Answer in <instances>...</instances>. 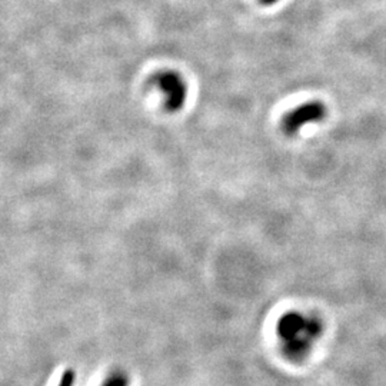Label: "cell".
Instances as JSON below:
<instances>
[{
	"label": "cell",
	"mask_w": 386,
	"mask_h": 386,
	"mask_svg": "<svg viewBox=\"0 0 386 386\" xmlns=\"http://www.w3.org/2000/svg\"><path fill=\"white\" fill-rule=\"evenodd\" d=\"M75 380H76V372L73 369H68L62 375L58 386H75Z\"/></svg>",
	"instance_id": "cell-4"
},
{
	"label": "cell",
	"mask_w": 386,
	"mask_h": 386,
	"mask_svg": "<svg viewBox=\"0 0 386 386\" xmlns=\"http://www.w3.org/2000/svg\"><path fill=\"white\" fill-rule=\"evenodd\" d=\"M259 2L265 6H270V5H275V4H278L279 0H259Z\"/></svg>",
	"instance_id": "cell-6"
},
{
	"label": "cell",
	"mask_w": 386,
	"mask_h": 386,
	"mask_svg": "<svg viewBox=\"0 0 386 386\" xmlns=\"http://www.w3.org/2000/svg\"><path fill=\"white\" fill-rule=\"evenodd\" d=\"M152 85L164 95V107L169 112H178L186 102L188 85L185 79L174 71H162L153 75Z\"/></svg>",
	"instance_id": "cell-1"
},
{
	"label": "cell",
	"mask_w": 386,
	"mask_h": 386,
	"mask_svg": "<svg viewBox=\"0 0 386 386\" xmlns=\"http://www.w3.org/2000/svg\"><path fill=\"white\" fill-rule=\"evenodd\" d=\"M104 386H128V380L122 375L112 376V379H109Z\"/></svg>",
	"instance_id": "cell-5"
},
{
	"label": "cell",
	"mask_w": 386,
	"mask_h": 386,
	"mask_svg": "<svg viewBox=\"0 0 386 386\" xmlns=\"http://www.w3.org/2000/svg\"><path fill=\"white\" fill-rule=\"evenodd\" d=\"M327 116V107L320 100H308L288 112L282 121V129L287 135L294 136L302 128L312 123H319Z\"/></svg>",
	"instance_id": "cell-2"
},
{
	"label": "cell",
	"mask_w": 386,
	"mask_h": 386,
	"mask_svg": "<svg viewBox=\"0 0 386 386\" xmlns=\"http://www.w3.org/2000/svg\"><path fill=\"white\" fill-rule=\"evenodd\" d=\"M320 325L316 320L305 319L302 316H292L285 323V335L292 339L298 352L308 349L312 341L319 337Z\"/></svg>",
	"instance_id": "cell-3"
}]
</instances>
